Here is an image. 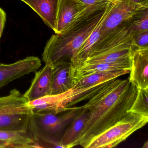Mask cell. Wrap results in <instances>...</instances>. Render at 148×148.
I'll return each mask as SVG.
<instances>
[{
	"label": "cell",
	"instance_id": "6da1fadb",
	"mask_svg": "<svg viewBox=\"0 0 148 148\" xmlns=\"http://www.w3.org/2000/svg\"><path fill=\"white\" fill-rule=\"evenodd\" d=\"M138 89L128 78L109 81L82 105L89 118L80 137L79 145L86 148L90 141L127 115Z\"/></svg>",
	"mask_w": 148,
	"mask_h": 148
},
{
	"label": "cell",
	"instance_id": "7a4b0ae2",
	"mask_svg": "<svg viewBox=\"0 0 148 148\" xmlns=\"http://www.w3.org/2000/svg\"><path fill=\"white\" fill-rule=\"evenodd\" d=\"M104 10L93 14L62 34L52 35L42 54L45 64L53 67L72 64L73 58L97 25Z\"/></svg>",
	"mask_w": 148,
	"mask_h": 148
},
{
	"label": "cell",
	"instance_id": "3957f363",
	"mask_svg": "<svg viewBox=\"0 0 148 148\" xmlns=\"http://www.w3.org/2000/svg\"><path fill=\"white\" fill-rule=\"evenodd\" d=\"M84 109L81 106L62 114L33 112L29 133L38 148H61L59 134Z\"/></svg>",
	"mask_w": 148,
	"mask_h": 148
},
{
	"label": "cell",
	"instance_id": "277c9868",
	"mask_svg": "<svg viewBox=\"0 0 148 148\" xmlns=\"http://www.w3.org/2000/svg\"><path fill=\"white\" fill-rule=\"evenodd\" d=\"M133 45L132 32L127 22L99 38L84 64L129 59Z\"/></svg>",
	"mask_w": 148,
	"mask_h": 148
},
{
	"label": "cell",
	"instance_id": "5b68a950",
	"mask_svg": "<svg viewBox=\"0 0 148 148\" xmlns=\"http://www.w3.org/2000/svg\"><path fill=\"white\" fill-rule=\"evenodd\" d=\"M32 113L24 95L17 89L11 90L0 97V130L29 133Z\"/></svg>",
	"mask_w": 148,
	"mask_h": 148
},
{
	"label": "cell",
	"instance_id": "8992f818",
	"mask_svg": "<svg viewBox=\"0 0 148 148\" xmlns=\"http://www.w3.org/2000/svg\"><path fill=\"white\" fill-rule=\"evenodd\" d=\"M109 81L88 87L80 88L74 86L64 93L46 96L29 103L34 112L63 113L78 103L88 100Z\"/></svg>",
	"mask_w": 148,
	"mask_h": 148
},
{
	"label": "cell",
	"instance_id": "52a82bcc",
	"mask_svg": "<svg viewBox=\"0 0 148 148\" xmlns=\"http://www.w3.org/2000/svg\"><path fill=\"white\" fill-rule=\"evenodd\" d=\"M148 122V116L129 112L121 120L93 138L86 148L116 147L132 133L143 128Z\"/></svg>",
	"mask_w": 148,
	"mask_h": 148
},
{
	"label": "cell",
	"instance_id": "ba28073f",
	"mask_svg": "<svg viewBox=\"0 0 148 148\" xmlns=\"http://www.w3.org/2000/svg\"><path fill=\"white\" fill-rule=\"evenodd\" d=\"M148 8V0L143 2H133L121 0L115 4L109 15L104 21L101 29L100 38L132 19L136 15Z\"/></svg>",
	"mask_w": 148,
	"mask_h": 148
},
{
	"label": "cell",
	"instance_id": "9c48e42d",
	"mask_svg": "<svg viewBox=\"0 0 148 148\" xmlns=\"http://www.w3.org/2000/svg\"><path fill=\"white\" fill-rule=\"evenodd\" d=\"M41 65L38 57L30 56L10 64H0V89L12 81L37 71Z\"/></svg>",
	"mask_w": 148,
	"mask_h": 148
},
{
	"label": "cell",
	"instance_id": "30bf717a",
	"mask_svg": "<svg viewBox=\"0 0 148 148\" xmlns=\"http://www.w3.org/2000/svg\"><path fill=\"white\" fill-rule=\"evenodd\" d=\"M129 81L138 89H148V47L133 45L130 54Z\"/></svg>",
	"mask_w": 148,
	"mask_h": 148
},
{
	"label": "cell",
	"instance_id": "8fae6325",
	"mask_svg": "<svg viewBox=\"0 0 148 148\" xmlns=\"http://www.w3.org/2000/svg\"><path fill=\"white\" fill-rule=\"evenodd\" d=\"M52 67L48 65L39 71H36L35 76L29 89L23 94L31 102L51 95Z\"/></svg>",
	"mask_w": 148,
	"mask_h": 148
},
{
	"label": "cell",
	"instance_id": "7c38bea8",
	"mask_svg": "<svg viewBox=\"0 0 148 148\" xmlns=\"http://www.w3.org/2000/svg\"><path fill=\"white\" fill-rule=\"evenodd\" d=\"M52 68L50 95L64 93L74 87V67L72 64L59 65Z\"/></svg>",
	"mask_w": 148,
	"mask_h": 148
},
{
	"label": "cell",
	"instance_id": "4fadbf2b",
	"mask_svg": "<svg viewBox=\"0 0 148 148\" xmlns=\"http://www.w3.org/2000/svg\"><path fill=\"white\" fill-rule=\"evenodd\" d=\"M77 7L73 0H58L54 32L60 34L70 29L77 16Z\"/></svg>",
	"mask_w": 148,
	"mask_h": 148
},
{
	"label": "cell",
	"instance_id": "5bb4252c",
	"mask_svg": "<svg viewBox=\"0 0 148 148\" xmlns=\"http://www.w3.org/2000/svg\"><path fill=\"white\" fill-rule=\"evenodd\" d=\"M115 4H111L104 10L97 25L73 58L72 61V64L74 68L83 65L90 55L92 47L100 38L101 27L103 22L109 15Z\"/></svg>",
	"mask_w": 148,
	"mask_h": 148
},
{
	"label": "cell",
	"instance_id": "9a60e30c",
	"mask_svg": "<svg viewBox=\"0 0 148 148\" xmlns=\"http://www.w3.org/2000/svg\"><path fill=\"white\" fill-rule=\"evenodd\" d=\"M88 110H83L70 123L61 138L59 144L62 148H71L79 145L80 137L89 118Z\"/></svg>",
	"mask_w": 148,
	"mask_h": 148
},
{
	"label": "cell",
	"instance_id": "2e32d148",
	"mask_svg": "<svg viewBox=\"0 0 148 148\" xmlns=\"http://www.w3.org/2000/svg\"><path fill=\"white\" fill-rule=\"evenodd\" d=\"M36 12L44 22L55 30L58 0H21Z\"/></svg>",
	"mask_w": 148,
	"mask_h": 148
},
{
	"label": "cell",
	"instance_id": "e0dca14e",
	"mask_svg": "<svg viewBox=\"0 0 148 148\" xmlns=\"http://www.w3.org/2000/svg\"><path fill=\"white\" fill-rule=\"evenodd\" d=\"M131 66L130 58L113 63L84 64L79 67L74 68V79L95 73L119 70L130 71Z\"/></svg>",
	"mask_w": 148,
	"mask_h": 148
},
{
	"label": "cell",
	"instance_id": "ac0fdd59",
	"mask_svg": "<svg viewBox=\"0 0 148 148\" xmlns=\"http://www.w3.org/2000/svg\"><path fill=\"white\" fill-rule=\"evenodd\" d=\"M77 7V16L71 29L93 14L105 10L112 4L106 0H73Z\"/></svg>",
	"mask_w": 148,
	"mask_h": 148
},
{
	"label": "cell",
	"instance_id": "d6986e66",
	"mask_svg": "<svg viewBox=\"0 0 148 148\" xmlns=\"http://www.w3.org/2000/svg\"><path fill=\"white\" fill-rule=\"evenodd\" d=\"M130 71L127 70H119L91 73L74 79V86L80 88L92 86L117 78L120 76L130 73Z\"/></svg>",
	"mask_w": 148,
	"mask_h": 148
},
{
	"label": "cell",
	"instance_id": "ffe728a7",
	"mask_svg": "<svg viewBox=\"0 0 148 148\" xmlns=\"http://www.w3.org/2000/svg\"><path fill=\"white\" fill-rule=\"evenodd\" d=\"M0 141L9 148H38L28 132L0 130Z\"/></svg>",
	"mask_w": 148,
	"mask_h": 148
},
{
	"label": "cell",
	"instance_id": "44dd1931",
	"mask_svg": "<svg viewBox=\"0 0 148 148\" xmlns=\"http://www.w3.org/2000/svg\"><path fill=\"white\" fill-rule=\"evenodd\" d=\"M129 112L148 116V89H138L136 99Z\"/></svg>",
	"mask_w": 148,
	"mask_h": 148
},
{
	"label": "cell",
	"instance_id": "7402d4cb",
	"mask_svg": "<svg viewBox=\"0 0 148 148\" xmlns=\"http://www.w3.org/2000/svg\"><path fill=\"white\" fill-rule=\"evenodd\" d=\"M130 30L132 32L148 30V10L145 9L128 22Z\"/></svg>",
	"mask_w": 148,
	"mask_h": 148
},
{
	"label": "cell",
	"instance_id": "603a6c76",
	"mask_svg": "<svg viewBox=\"0 0 148 148\" xmlns=\"http://www.w3.org/2000/svg\"><path fill=\"white\" fill-rule=\"evenodd\" d=\"M133 45L138 47H148V30L132 32Z\"/></svg>",
	"mask_w": 148,
	"mask_h": 148
},
{
	"label": "cell",
	"instance_id": "cb8c5ba5",
	"mask_svg": "<svg viewBox=\"0 0 148 148\" xmlns=\"http://www.w3.org/2000/svg\"><path fill=\"white\" fill-rule=\"evenodd\" d=\"M6 20V14L5 11L0 8V39L3 33Z\"/></svg>",
	"mask_w": 148,
	"mask_h": 148
},
{
	"label": "cell",
	"instance_id": "d4e9b609",
	"mask_svg": "<svg viewBox=\"0 0 148 148\" xmlns=\"http://www.w3.org/2000/svg\"><path fill=\"white\" fill-rule=\"evenodd\" d=\"M9 148V146L6 143L0 141V148Z\"/></svg>",
	"mask_w": 148,
	"mask_h": 148
},
{
	"label": "cell",
	"instance_id": "484cf974",
	"mask_svg": "<svg viewBox=\"0 0 148 148\" xmlns=\"http://www.w3.org/2000/svg\"><path fill=\"white\" fill-rule=\"evenodd\" d=\"M107 1H109L110 3H112V4H117V3H119L120 2L121 0H106Z\"/></svg>",
	"mask_w": 148,
	"mask_h": 148
},
{
	"label": "cell",
	"instance_id": "4316f807",
	"mask_svg": "<svg viewBox=\"0 0 148 148\" xmlns=\"http://www.w3.org/2000/svg\"><path fill=\"white\" fill-rule=\"evenodd\" d=\"M130 1H133V2L139 3V2H143V1H147V0H130Z\"/></svg>",
	"mask_w": 148,
	"mask_h": 148
},
{
	"label": "cell",
	"instance_id": "83f0119b",
	"mask_svg": "<svg viewBox=\"0 0 148 148\" xmlns=\"http://www.w3.org/2000/svg\"><path fill=\"white\" fill-rule=\"evenodd\" d=\"M143 148H148V141H146L145 143L143 145V147H142Z\"/></svg>",
	"mask_w": 148,
	"mask_h": 148
}]
</instances>
